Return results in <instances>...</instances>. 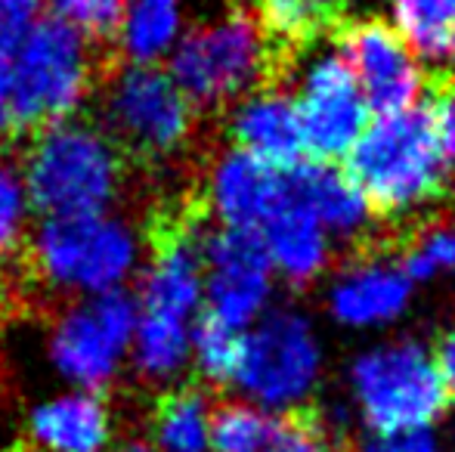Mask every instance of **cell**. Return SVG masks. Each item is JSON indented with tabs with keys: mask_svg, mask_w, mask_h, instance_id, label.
Masks as SVG:
<instances>
[{
	"mask_svg": "<svg viewBox=\"0 0 455 452\" xmlns=\"http://www.w3.org/2000/svg\"><path fill=\"white\" fill-rule=\"evenodd\" d=\"M208 400L196 387H180L168 393L156 412V447L158 452H211Z\"/></svg>",
	"mask_w": 455,
	"mask_h": 452,
	"instance_id": "cell-23",
	"label": "cell"
},
{
	"mask_svg": "<svg viewBox=\"0 0 455 452\" xmlns=\"http://www.w3.org/2000/svg\"><path fill=\"white\" fill-rule=\"evenodd\" d=\"M229 133L235 139V149L279 170L304 162L300 155L307 152V139L298 99L282 87H264L239 99L229 115Z\"/></svg>",
	"mask_w": 455,
	"mask_h": 452,
	"instance_id": "cell-16",
	"label": "cell"
},
{
	"mask_svg": "<svg viewBox=\"0 0 455 452\" xmlns=\"http://www.w3.org/2000/svg\"><path fill=\"white\" fill-rule=\"evenodd\" d=\"M22 183L28 205L44 218L108 214L124 183V162L106 131L84 121H62L31 137Z\"/></svg>",
	"mask_w": 455,
	"mask_h": 452,
	"instance_id": "cell-3",
	"label": "cell"
},
{
	"mask_svg": "<svg viewBox=\"0 0 455 452\" xmlns=\"http://www.w3.org/2000/svg\"><path fill=\"white\" fill-rule=\"evenodd\" d=\"M396 260H400L409 279H434L437 273L455 270V229L446 224L421 220L400 242Z\"/></svg>",
	"mask_w": 455,
	"mask_h": 452,
	"instance_id": "cell-26",
	"label": "cell"
},
{
	"mask_svg": "<svg viewBox=\"0 0 455 452\" xmlns=\"http://www.w3.org/2000/svg\"><path fill=\"white\" fill-rule=\"evenodd\" d=\"M143 245L127 220L112 214L44 218L31 239V264L50 289L96 297L121 291L140 270Z\"/></svg>",
	"mask_w": 455,
	"mask_h": 452,
	"instance_id": "cell-4",
	"label": "cell"
},
{
	"mask_svg": "<svg viewBox=\"0 0 455 452\" xmlns=\"http://www.w3.org/2000/svg\"><path fill=\"white\" fill-rule=\"evenodd\" d=\"M363 452H440V447L427 431H403V434L375 437L365 443Z\"/></svg>",
	"mask_w": 455,
	"mask_h": 452,
	"instance_id": "cell-33",
	"label": "cell"
},
{
	"mask_svg": "<svg viewBox=\"0 0 455 452\" xmlns=\"http://www.w3.org/2000/svg\"><path fill=\"white\" fill-rule=\"evenodd\" d=\"M350 0H258V25L273 53V68H285L319 37L347 22Z\"/></svg>",
	"mask_w": 455,
	"mask_h": 452,
	"instance_id": "cell-19",
	"label": "cell"
},
{
	"mask_svg": "<svg viewBox=\"0 0 455 452\" xmlns=\"http://www.w3.org/2000/svg\"><path fill=\"white\" fill-rule=\"evenodd\" d=\"M192 103L158 66H121L102 93L108 137L140 158H171L192 133Z\"/></svg>",
	"mask_w": 455,
	"mask_h": 452,
	"instance_id": "cell-7",
	"label": "cell"
},
{
	"mask_svg": "<svg viewBox=\"0 0 455 452\" xmlns=\"http://www.w3.org/2000/svg\"><path fill=\"white\" fill-rule=\"evenodd\" d=\"M350 180L381 220L440 208L450 164L437 146L427 106L387 115L360 137L347 155Z\"/></svg>",
	"mask_w": 455,
	"mask_h": 452,
	"instance_id": "cell-2",
	"label": "cell"
},
{
	"mask_svg": "<svg viewBox=\"0 0 455 452\" xmlns=\"http://www.w3.org/2000/svg\"><path fill=\"white\" fill-rule=\"evenodd\" d=\"M387 248H394V242L378 239L350 258L329 291L335 320L347 326H378L403 313L412 282L396 254L387 258Z\"/></svg>",
	"mask_w": 455,
	"mask_h": 452,
	"instance_id": "cell-14",
	"label": "cell"
},
{
	"mask_svg": "<svg viewBox=\"0 0 455 452\" xmlns=\"http://www.w3.org/2000/svg\"><path fill=\"white\" fill-rule=\"evenodd\" d=\"M28 428L44 452H102L112 434L106 403L87 391L41 403L31 412Z\"/></svg>",
	"mask_w": 455,
	"mask_h": 452,
	"instance_id": "cell-20",
	"label": "cell"
},
{
	"mask_svg": "<svg viewBox=\"0 0 455 452\" xmlns=\"http://www.w3.org/2000/svg\"><path fill=\"white\" fill-rule=\"evenodd\" d=\"M196 322L140 310L137 335H133L131 347L137 372L149 381L177 378L192 362V329H196Z\"/></svg>",
	"mask_w": 455,
	"mask_h": 452,
	"instance_id": "cell-22",
	"label": "cell"
},
{
	"mask_svg": "<svg viewBox=\"0 0 455 452\" xmlns=\"http://www.w3.org/2000/svg\"><path fill=\"white\" fill-rule=\"evenodd\" d=\"M427 112L434 121L437 146L443 152V162L455 168V84L446 75H434L427 84Z\"/></svg>",
	"mask_w": 455,
	"mask_h": 452,
	"instance_id": "cell-30",
	"label": "cell"
},
{
	"mask_svg": "<svg viewBox=\"0 0 455 452\" xmlns=\"http://www.w3.org/2000/svg\"><path fill=\"white\" fill-rule=\"evenodd\" d=\"M53 19L78 28L87 41H108L118 35L127 0H47Z\"/></svg>",
	"mask_w": 455,
	"mask_h": 452,
	"instance_id": "cell-28",
	"label": "cell"
},
{
	"mask_svg": "<svg viewBox=\"0 0 455 452\" xmlns=\"http://www.w3.org/2000/svg\"><path fill=\"white\" fill-rule=\"evenodd\" d=\"M316 335L294 310H273L242 335L235 385L264 409L298 406L319 378Z\"/></svg>",
	"mask_w": 455,
	"mask_h": 452,
	"instance_id": "cell-9",
	"label": "cell"
},
{
	"mask_svg": "<svg viewBox=\"0 0 455 452\" xmlns=\"http://www.w3.org/2000/svg\"><path fill=\"white\" fill-rule=\"evenodd\" d=\"M183 35V0H127L115 37L127 66H156L171 59Z\"/></svg>",
	"mask_w": 455,
	"mask_h": 452,
	"instance_id": "cell-21",
	"label": "cell"
},
{
	"mask_svg": "<svg viewBox=\"0 0 455 452\" xmlns=\"http://www.w3.org/2000/svg\"><path fill=\"white\" fill-rule=\"evenodd\" d=\"M452 84H455V78H452Z\"/></svg>",
	"mask_w": 455,
	"mask_h": 452,
	"instance_id": "cell-36",
	"label": "cell"
},
{
	"mask_svg": "<svg viewBox=\"0 0 455 452\" xmlns=\"http://www.w3.org/2000/svg\"><path fill=\"white\" fill-rule=\"evenodd\" d=\"M204 235L192 229H168L143 270L140 285V310L162 313L174 320L196 322L198 310L204 307Z\"/></svg>",
	"mask_w": 455,
	"mask_h": 452,
	"instance_id": "cell-15",
	"label": "cell"
},
{
	"mask_svg": "<svg viewBox=\"0 0 455 452\" xmlns=\"http://www.w3.org/2000/svg\"><path fill=\"white\" fill-rule=\"evenodd\" d=\"M341 56L360 81L369 112L381 118L412 109V99L425 87L406 41L381 19H360L344 25Z\"/></svg>",
	"mask_w": 455,
	"mask_h": 452,
	"instance_id": "cell-12",
	"label": "cell"
},
{
	"mask_svg": "<svg viewBox=\"0 0 455 452\" xmlns=\"http://www.w3.org/2000/svg\"><path fill=\"white\" fill-rule=\"evenodd\" d=\"M47 0H0V47L25 35L35 22H41V10Z\"/></svg>",
	"mask_w": 455,
	"mask_h": 452,
	"instance_id": "cell-32",
	"label": "cell"
},
{
	"mask_svg": "<svg viewBox=\"0 0 455 452\" xmlns=\"http://www.w3.org/2000/svg\"><path fill=\"white\" fill-rule=\"evenodd\" d=\"M140 304L133 295L81 297L60 316L50 335V362L78 391L96 393L118 375V366L133 347Z\"/></svg>",
	"mask_w": 455,
	"mask_h": 452,
	"instance_id": "cell-8",
	"label": "cell"
},
{
	"mask_svg": "<svg viewBox=\"0 0 455 452\" xmlns=\"http://www.w3.org/2000/svg\"><path fill=\"white\" fill-rule=\"evenodd\" d=\"M285 183L294 199H300L329 235L354 239L356 251L381 235H369V202L363 199L360 186L350 180V174L338 170L329 162H300L285 170Z\"/></svg>",
	"mask_w": 455,
	"mask_h": 452,
	"instance_id": "cell-17",
	"label": "cell"
},
{
	"mask_svg": "<svg viewBox=\"0 0 455 452\" xmlns=\"http://www.w3.org/2000/svg\"><path fill=\"white\" fill-rule=\"evenodd\" d=\"M300 124H304L307 152L316 162H335L354 152L365 133L369 103H365L360 81L350 72L341 53L319 56L307 68L298 97Z\"/></svg>",
	"mask_w": 455,
	"mask_h": 452,
	"instance_id": "cell-11",
	"label": "cell"
},
{
	"mask_svg": "<svg viewBox=\"0 0 455 452\" xmlns=\"http://www.w3.org/2000/svg\"><path fill=\"white\" fill-rule=\"evenodd\" d=\"M288 199L285 170L260 162L242 149L217 155L208 174V205L223 229L260 233Z\"/></svg>",
	"mask_w": 455,
	"mask_h": 452,
	"instance_id": "cell-13",
	"label": "cell"
},
{
	"mask_svg": "<svg viewBox=\"0 0 455 452\" xmlns=\"http://www.w3.org/2000/svg\"><path fill=\"white\" fill-rule=\"evenodd\" d=\"M28 214V193H25L22 174L0 158V260L16 248L19 235Z\"/></svg>",
	"mask_w": 455,
	"mask_h": 452,
	"instance_id": "cell-29",
	"label": "cell"
},
{
	"mask_svg": "<svg viewBox=\"0 0 455 452\" xmlns=\"http://www.w3.org/2000/svg\"><path fill=\"white\" fill-rule=\"evenodd\" d=\"M437 369H440V378H443L446 391H450V397H455V329L452 332H446L443 338L437 344Z\"/></svg>",
	"mask_w": 455,
	"mask_h": 452,
	"instance_id": "cell-34",
	"label": "cell"
},
{
	"mask_svg": "<svg viewBox=\"0 0 455 452\" xmlns=\"http://www.w3.org/2000/svg\"><path fill=\"white\" fill-rule=\"evenodd\" d=\"M400 37L425 59L455 56V0H390Z\"/></svg>",
	"mask_w": 455,
	"mask_h": 452,
	"instance_id": "cell-24",
	"label": "cell"
},
{
	"mask_svg": "<svg viewBox=\"0 0 455 452\" xmlns=\"http://www.w3.org/2000/svg\"><path fill=\"white\" fill-rule=\"evenodd\" d=\"M242 356V332H233L223 322L211 320L208 313L192 329V362L202 372V378L214 385H229L235 378Z\"/></svg>",
	"mask_w": 455,
	"mask_h": 452,
	"instance_id": "cell-27",
	"label": "cell"
},
{
	"mask_svg": "<svg viewBox=\"0 0 455 452\" xmlns=\"http://www.w3.org/2000/svg\"><path fill=\"white\" fill-rule=\"evenodd\" d=\"M260 239L273 270H279L291 285H310L329 264V233L304 202L294 199L291 189L279 211L260 229Z\"/></svg>",
	"mask_w": 455,
	"mask_h": 452,
	"instance_id": "cell-18",
	"label": "cell"
},
{
	"mask_svg": "<svg viewBox=\"0 0 455 452\" xmlns=\"http://www.w3.org/2000/svg\"><path fill=\"white\" fill-rule=\"evenodd\" d=\"M115 452H152L149 447H143V443H127V447L115 449Z\"/></svg>",
	"mask_w": 455,
	"mask_h": 452,
	"instance_id": "cell-35",
	"label": "cell"
},
{
	"mask_svg": "<svg viewBox=\"0 0 455 452\" xmlns=\"http://www.w3.org/2000/svg\"><path fill=\"white\" fill-rule=\"evenodd\" d=\"M260 452H325L323 424L313 416H288L282 418L279 434Z\"/></svg>",
	"mask_w": 455,
	"mask_h": 452,
	"instance_id": "cell-31",
	"label": "cell"
},
{
	"mask_svg": "<svg viewBox=\"0 0 455 452\" xmlns=\"http://www.w3.org/2000/svg\"><path fill=\"white\" fill-rule=\"evenodd\" d=\"M91 87V41L60 19H41L19 41L0 47V137L72 121Z\"/></svg>",
	"mask_w": 455,
	"mask_h": 452,
	"instance_id": "cell-1",
	"label": "cell"
},
{
	"mask_svg": "<svg viewBox=\"0 0 455 452\" xmlns=\"http://www.w3.org/2000/svg\"><path fill=\"white\" fill-rule=\"evenodd\" d=\"M282 418L254 403H227L211 418V452H260L279 434Z\"/></svg>",
	"mask_w": 455,
	"mask_h": 452,
	"instance_id": "cell-25",
	"label": "cell"
},
{
	"mask_svg": "<svg viewBox=\"0 0 455 452\" xmlns=\"http://www.w3.org/2000/svg\"><path fill=\"white\" fill-rule=\"evenodd\" d=\"M350 385L365 424L378 437L427 431L450 403L437 362L415 341L365 350L350 369Z\"/></svg>",
	"mask_w": 455,
	"mask_h": 452,
	"instance_id": "cell-6",
	"label": "cell"
},
{
	"mask_svg": "<svg viewBox=\"0 0 455 452\" xmlns=\"http://www.w3.org/2000/svg\"><path fill=\"white\" fill-rule=\"evenodd\" d=\"M204 307L208 316L233 332L258 326L273 291V260L260 233L214 229L202 242Z\"/></svg>",
	"mask_w": 455,
	"mask_h": 452,
	"instance_id": "cell-10",
	"label": "cell"
},
{
	"mask_svg": "<svg viewBox=\"0 0 455 452\" xmlns=\"http://www.w3.org/2000/svg\"><path fill=\"white\" fill-rule=\"evenodd\" d=\"M273 53L258 19L227 12L189 28L171 53L168 75L192 109H220L254 93L258 81L270 78Z\"/></svg>",
	"mask_w": 455,
	"mask_h": 452,
	"instance_id": "cell-5",
	"label": "cell"
}]
</instances>
